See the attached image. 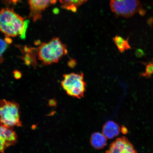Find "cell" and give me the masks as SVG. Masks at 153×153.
Segmentation results:
<instances>
[{"instance_id": "obj_1", "label": "cell", "mask_w": 153, "mask_h": 153, "mask_svg": "<svg viewBox=\"0 0 153 153\" xmlns=\"http://www.w3.org/2000/svg\"><path fill=\"white\" fill-rule=\"evenodd\" d=\"M25 19L12 9L6 7L2 9L0 11V31L7 37L19 36L24 39L27 26Z\"/></svg>"}, {"instance_id": "obj_2", "label": "cell", "mask_w": 153, "mask_h": 153, "mask_svg": "<svg viewBox=\"0 0 153 153\" xmlns=\"http://www.w3.org/2000/svg\"><path fill=\"white\" fill-rule=\"evenodd\" d=\"M38 60L48 65L59 62L68 54V47L59 37L53 38L48 42L42 43L37 49Z\"/></svg>"}, {"instance_id": "obj_3", "label": "cell", "mask_w": 153, "mask_h": 153, "mask_svg": "<svg viewBox=\"0 0 153 153\" xmlns=\"http://www.w3.org/2000/svg\"><path fill=\"white\" fill-rule=\"evenodd\" d=\"M61 86L68 96L80 99L85 96L87 83L83 73H70L63 75Z\"/></svg>"}, {"instance_id": "obj_4", "label": "cell", "mask_w": 153, "mask_h": 153, "mask_svg": "<svg viewBox=\"0 0 153 153\" xmlns=\"http://www.w3.org/2000/svg\"><path fill=\"white\" fill-rule=\"evenodd\" d=\"M20 107L14 101L0 100V125L13 128L22 126Z\"/></svg>"}, {"instance_id": "obj_5", "label": "cell", "mask_w": 153, "mask_h": 153, "mask_svg": "<svg viewBox=\"0 0 153 153\" xmlns=\"http://www.w3.org/2000/svg\"><path fill=\"white\" fill-rule=\"evenodd\" d=\"M111 10L116 17L128 18L138 13L145 14V10L139 0H110Z\"/></svg>"}, {"instance_id": "obj_6", "label": "cell", "mask_w": 153, "mask_h": 153, "mask_svg": "<svg viewBox=\"0 0 153 153\" xmlns=\"http://www.w3.org/2000/svg\"><path fill=\"white\" fill-rule=\"evenodd\" d=\"M13 129L0 125V153L16 144L18 137Z\"/></svg>"}, {"instance_id": "obj_7", "label": "cell", "mask_w": 153, "mask_h": 153, "mask_svg": "<svg viewBox=\"0 0 153 153\" xmlns=\"http://www.w3.org/2000/svg\"><path fill=\"white\" fill-rule=\"evenodd\" d=\"M106 153H137L134 145L127 137L117 139L110 145Z\"/></svg>"}, {"instance_id": "obj_8", "label": "cell", "mask_w": 153, "mask_h": 153, "mask_svg": "<svg viewBox=\"0 0 153 153\" xmlns=\"http://www.w3.org/2000/svg\"><path fill=\"white\" fill-rule=\"evenodd\" d=\"M55 0H28L30 5V16L34 22L41 18L42 13Z\"/></svg>"}, {"instance_id": "obj_9", "label": "cell", "mask_w": 153, "mask_h": 153, "mask_svg": "<svg viewBox=\"0 0 153 153\" xmlns=\"http://www.w3.org/2000/svg\"><path fill=\"white\" fill-rule=\"evenodd\" d=\"M120 131L119 126L114 121H108L103 127L102 133L107 138H114L119 134Z\"/></svg>"}, {"instance_id": "obj_10", "label": "cell", "mask_w": 153, "mask_h": 153, "mask_svg": "<svg viewBox=\"0 0 153 153\" xmlns=\"http://www.w3.org/2000/svg\"><path fill=\"white\" fill-rule=\"evenodd\" d=\"M107 139L102 133L96 132L91 135V144L94 148L100 150L104 148L106 146Z\"/></svg>"}, {"instance_id": "obj_11", "label": "cell", "mask_w": 153, "mask_h": 153, "mask_svg": "<svg viewBox=\"0 0 153 153\" xmlns=\"http://www.w3.org/2000/svg\"><path fill=\"white\" fill-rule=\"evenodd\" d=\"M113 41L118 51L122 53L125 51L131 49L129 42V37L124 39L120 36H116L113 38Z\"/></svg>"}, {"instance_id": "obj_12", "label": "cell", "mask_w": 153, "mask_h": 153, "mask_svg": "<svg viewBox=\"0 0 153 153\" xmlns=\"http://www.w3.org/2000/svg\"><path fill=\"white\" fill-rule=\"evenodd\" d=\"M88 0H60L62 8L76 12L77 8Z\"/></svg>"}, {"instance_id": "obj_13", "label": "cell", "mask_w": 153, "mask_h": 153, "mask_svg": "<svg viewBox=\"0 0 153 153\" xmlns=\"http://www.w3.org/2000/svg\"><path fill=\"white\" fill-rule=\"evenodd\" d=\"M145 66L144 72L140 73L139 78H144L149 79L153 75V60L148 62H139Z\"/></svg>"}, {"instance_id": "obj_14", "label": "cell", "mask_w": 153, "mask_h": 153, "mask_svg": "<svg viewBox=\"0 0 153 153\" xmlns=\"http://www.w3.org/2000/svg\"><path fill=\"white\" fill-rule=\"evenodd\" d=\"M8 44L5 40L0 39V64L3 62V54L7 48Z\"/></svg>"}, {"instance_id": "obj_15", "label": "cell", "mask_w": 153, "mask_h": 153, "mask_svg": "<svg viewBox=\"0 0 153 153\" xmlns=\"http://www.w3.org/2000/svg\"><path fill=\"white\" fill-rule=\"evenodd\" d=\"M135 55L137 58H142L143 57H145V55L144 51L143 50L140 48L136 49L135 51Z\"/></svg>"}, {"instance_id": "obj_16", "label": "cell", "mask_w": 153, "mask_h": 153, "mask_svg": "<svg viewBox=\"0 0 153 153\" xmlns=\"http://www.w3.org/2000/svg\"><path fill=\"white\" fill-rule=\"evenodd\" d=\"M76 61L74 60V59H71L68 62V65L70 68H74L75 67L76 65Z\"/></svg>"}, {"instance_id": "obj_17", "label": "cell", "mask_w": 153, "mask_h": 153, "mask_svg": "<svg viewBox=\"0 0 153 153\" xmlns=\"http://www.w3.org/2000/svg\"><path fill=\"white\" fill-rule=\"evenodd\" d=\"M120 131L122 133L126 134L128 133V130L127 128L124 126H122L121 128L120 129Z\"/></svg>"}, {"instance_id": "obj_18", "label": "cell", "mask_w": 153, "mask_h": 153, "mask_svg": "<svg viewBox=\"0 0 153 153\" xmlns=\"http://www.w3.org/2000/svg\"><path fill=\"white\" fill-rule=\"evenodd\" d=\"M20 74V72L19 71H18V73H16V72H15L14 76L15 77H16V78H20L21 76Z\"/></svg>"}, {"instance_id": "obj_19", "label": "cell", "mask_w": 153, "mask_h": 153, "mask_svg": "<svg viewBox=\"0 0 153 153\" xmlns=\"http://www.w3.org/2000/svg\"></svg>"}]
</instances>
